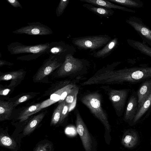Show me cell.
I'll return each instance as SVG.
<instances>
[{"mask_svg":"<svg viewBox=\"0 0 151 151\" xmlns=\"http://www.w3.org/2000/svg\"><path fill=\"white\" fill-rule=\"evenodd\" d=\"M117 62L99 70L83 83L84 86L98 84H135L151 79V67H135L114 70Z\"/></svg>","mask_w":151,"mask_h":151,"instance_id":"1","label":"cell"},{"mask_svg":"<svg viewBox=\"0 0 151 151\" xmlns=\"http://www.w3.org/2000/svg\"><path fill=\"white\" fill-rule=\"evenodd\" d=\"M101 99V96L99 93L93 92L83 96L81 99V101L110 132V126L107 115L102 107Z\"/></svg>","mask_w":151,"mask_h":151,"instance_id":"2","label":"cell"},{"mask_svg":"<svg viewBox=\"0 0 151 151\" xmlns=\"http://www.w3.org/2000/svg\"><path fill=\"white\" fill-rule=\"evenodd\" d=\"M112 39L108 35H99L74 38L73 44L80 50H89L94 52L103 47Z\"/></svg>","mask_w":151,"mask_h":151,"instance_id":"3","label":"cell"},{"mask_svg":"<svg viewBox=\"0 0 151 151\" xmlns=\"http://www.w3.org/2000/svg\"><path fill=\"white\" fill-rule=\"evenodd\" d=\"M50 43L47 42L34 45H27L18 42L11 43L7 46L8 50L12 55L25 53L40 55L49 50Z\"/></svg>","mask_w":151,"mask_h":151,"instance_id":"4","label":"cell"},{"mask_svg":"<svg viewBox=\"0 0 151 151\" xmlns=\"http://www.w3.org/2000/svg\"><path fill=\"white\" fill-rule=\"evenodd\" d=\"M73 55L69 54L66 56L58 71V76H64L74 74L81 70L85 67L86 60L76 58Z\"/></svg>","mask_w":151,"mask_h":151,"instance_id":"5","label":"cell"},{"mask_svg":"<svg viewBox=\"0 0 151 151\" xmlns=\"http://www.w3.org/2000/svg\"><path fill=\"white\" fill-rule=\"evenodd\" d=\"M130 91L129 89H112L108 91L109 98L118 116L122 115L124 112L126 101Z\"/></svg>","mask_w":151,"mask_h":151,"instance_id":"6","label":"cell"},{"mask_svg":"<svg viewBox=\"0 0 151 151\" xmlns=\"http://www.w3.org/2000/svg\"><path fill=\"white\" fill-rule=\"evenodd\" d=\"M17 34H26L33 35H46L53 33L52 30L47 26L39 22L28 23L27 25L12 32Z\"/></svg>","mask_w":151,"mask_h":151,"instance_id":"7","label":"cell"},{"mask_svg":"<svg viewBox=\"0 0 151 151\" xmlns=\"http://www.w3.org/2000/svg\"><path fill=\"white\" fill-rule=\"evenodd\" d=\"M126 22L137 32L143 40L151 47V29L143 22L142 19L137 17L132 16L127 19Z\"/></svg>","mask_w":151,"mask_h":151,"instance_id":"8","label":"cell"},{"mask_svg":"<svg viewBox=\"0 0 151 151\" xmlns=\"http://www.w3.org/2000/svg\"><path fill=\"white\" fill-rule=\"evenodd\" d=\"M76 124L77 133L82 141L85 151H91L92 140L89 131L80 114H76Z\"/></svg>","mask_w":151,"mask_h":151,"instance_id":"9","label":"cell"},{"mask_svg":"<svg viewBox=\"0 0 151 151\" xmlns=\"http://www.w3.org/2000/svg\"><path fill=\"white\" fill-rule=\"evenodd\" d=\"M62 63L55 58V56H50L45 60L39 69L36 75V80L39 81L42 80L55 69L59 68Z\"/></svg>","mask_w":151,"mask_h":151,"instance_id":"10","label":"cell"},{"mask_svg":"<svg viewBox=\"0 0 151 151\" xmlns=\"http://www.w3.org/2000/svg\"><path fill=\"white\" fill-rule=\"evenodd\" d=\"M138 99L137 92L133 91L128 100L124 116L127 122L133 121L138 111Z\"/></svg>","mask_w":151,"mask_h":151,"instance_id":"11","label":"cell"},{"mask_svg":"<svg viewBox=\"0 0 151 151\" xmlns=\"http://www.w3.org/2000/svg\"><path fill=\"white\" fill-rule=\"evenodd\" d=\"M81 1L90 4L95 6L108 9H114L131 13H135L136 11L124 6L115 4L109 1L105 0H79Z\"/></svg>","mask_w":151,"mask_h":151,"instance_id":"12","label":"cell"},{"mask_svg":"<svg viewBox=\"0 0 151 151\" xmlns=\"http://www.w3.org/2000/svg\"><path fill=\"white\" fill-rule=\"evenodd\" d=\"M151 92V79H150L142 82L137 91L138 99V111Z\"/></svg>","mask_w":151,"mask_h":151,"instance_id":"13","label":"cell"},{"mask_svg":"<svg viewBox=\"0 0 151 151\" xmlns=\"http://www.w3.org/2000/svg\"><path fill=\"white\" fill-rule=\"evenodd\" d=\"M118 44V39L116 37L112 39L102 49L93 52L91 55L95 58H104L109 55Z\"/></svg>","mask_w":151,"mask_h":151,"instance_id":"14","label":"cell"},{"mask_svg":"<svg viewBox=\"0 0 151 151\" xmlns=\"http://www.w3.org/2000/svg\"><path fill=\"white\" fill-rule=\"evenodd\" d=\"M82 6L84 7L101 17H108L112 15L114 13V11L112 9L95 6L90 4H84Z\"/></svg>","mask_w":151,"mask_h":151,"instance_id":"15","label":"cell"},{"mask_svg":"<svg viewBox=\"0 0 151 151\" xmlns=\"http://www.w3.org/2000/svg\"><path fill=\"white\" fill-rule=\"evenodd\" d=\"M24 73V71L21 70L5 73L0 76V81L11 80L9 87L12 86L15 84V81L22 79Z\"/></svg>","mask_w":151,"mask_h":151,"instance_id":"16","label":"cell"},{"mask_svg":"<svg viewBox=\"0 0 151 151\" xmlns=\"http://www.w3.org/2000/svg\"><path fill=\"white\" fill-rule=\"evenodd\" d=\"M138 139L136 133L133 131L129 130L126 132L124 134L122 139V143L125 147L131 148L136 145Z\"/></svg>","mask_w":151,"mask_h":151,"instance_id":"17","label":"cell"},{"mask_svg":"<svg viewBox=\"0 0 151 151\" xmlns=\"http://www.w3.org/2000/svg\"><path fill=\"white\" fill-rule=\"evenodd\" d=\"M45 115L44 113H42L32 118L24 128L23 134L27 135L31 133L42 121Z\"/></svg>","mask_w":151,"mask_h":151,"instance_id":"18","label":"cell"},{"mask_svg":"<svg viewBox=\"0 0 151 151\" xmlns=\"http://www.w3.org/2000/svg\"><path fill=\"white\" fill-rule=\"evenodd\" d=\"M13 102L0 101V120L8 119L11 116L14 107Z\"/></svg>","mask_w":151,"mask_h":151,"instance_id":"19","label":"cell"},{"mask_svg":"<svg viewBox=\"0 0 151 151\" xmlns=\"http://www.w3.org/2000/svg\"><path fill=\"white\" fill-rule=\"evenodd\" d=\"M41 103L33 105L26 108L20 114L18 119L20 122L27 120L29 116L38 112L42 108Z\"/></svg>","mask_w":151,"mask_h":151,"instance_id":"20","label":"cell"},{"mask_svg":"<svg viewBox=\"0 0 151 151\" xmlns=\"http://www.w3.org/2000/svg\"><path fill=\"white\" fill-rule=\"evenodd\" d=\"M150 110H151V92L138 110L133 120V123H136L145 114L149 113Z\"/></svg>","mask_w":151,"mask_h":151,"instance_id":"21","label":"cell"},{"mask_svg":"<svg viewBox=\"0 0 151 151\" xmlns=\"http://www.w3.org/2000/svg\"><path fill=\"white\" fill-rule=\"evenodd\" d=\"M0 146L9 149L14 150L17 147L15 140L8 135L3 132L0 134Z\"/></svg>","mask_w":151,"mask_h":151,"instance_id":"22","label":"cell"},{"mask_svg":"<svg viewBox=\"0 0 151 151\" xmlns=\"http://www.w3.org/2000/svg\"><path fill=\"white\" fill-rule=\"evenodd\" d=\"M109 1L119 5L129 7L140 8L144 5L140 0H108Z\"/></svg>","mask_w":151,"mask_h":151,"instance_id":"23","label":"cell"},{"mask_svg":"<svg viewBox=\"0 0 151 151\" xmlns=\"http://www.w3.org/2000/svg\"><path fill=\"white\" fill-rule=\"evenodd\" d=\"M65 103V101L64 100L60 103L55 110L51 119V126L55 125L58 123H59L61 117L62 111Z\"/></svg>","mask_w":151,"mask_h":151,"instance_id":"24","label":"cell"},{"mask_svg":"<svg viewBox=\"0 0 151 151\" xmlns=\"http://www.w3.org/2000/svg\"><path fill=\"white\" fill-rule=\"evenodd\" d=\"M69 2V0H61L58 6L56 13L57 17H60L63 13Z\"/></svg>","mask_w":151,"mask_h":151,"instance_id":"25","label":"cell"},{"mask_svg":"<svg viewBox=\"0 0 151 151\" xmlns=\"http://www.w3.org/2000/svg\"><path fill=\"white\" fill-rule=\"evenodd\" d=\"M78 90V88L76 86L73 88L65 100L66 103L70 105L73 102L76 96L77 95Z\"/></svg>","mask_w":151,"mask_h":151,"instance_id":"26","label":"cell"},{"mask_svg":"<svg viewBox=\"0 0 151 151\" xmlns=\"http://www.w3.org/2000/svg\"><path fill=\"white\" fill-rule=\"evenodd\" d=\"M53 146L50 142L39 145L34 151H52Z\"/></svg>","mask_w":151,"mask_h":151,"instance_id":"27","label":"cell"},{"mask_svg":"<svg viewBox=\"0 0 151 151\" xmlns=\"http://www.w3.org/2000/svg\"><path fill=\"white\" fill-rule=\"evenodd\" d=\"M69 104L65 103L62 111L61 117L59 123H62L67 116L69 112Z\"/></svg>","mask_w":151,"mask_h":151,"instance_id":"28","label":"cell"},{"mask_svg":"<svg viewBox=\"0 0 151 151\" xmlns=\"http://www.w3.org/2000/svg\"><path fill=\"white\" fill-rule=\"evenodd\" d=\"M32 97V96L29 94L24 95L20 97L15 102L13 103L14 106L15 107L20 103L29 99Z\"/></svg>","mask_w":151,"mask_h":151,"instance_id":"29","label":"cell"},{"mask_svg":"<svg viewBox=\"0 0 151 151\" xmlns=\"http://www.w3.org/2000/svg\"><path fill=\"white\" fill-rule=\"evenodd\" d=\"M6 1L14 7H19L21 9L22 8L21 4L17 0H6Z\"/></svg>","mask_w":151,"mask_h":151,"instance_id":"30","label":"cell"},{"mask_svg":"<svg viewBox=\"0 0 151 151\" xmlns=\"http://www.w3.org/2000/svg\"><path fill=\"white\" fill-rule=\"evenodd\" d=\"M13 65L14 64L13 63L3 60H0V67L2 66L5 65L11 66Z\"/></svg>","mask_w":151,"mask_h":151,"instance_id":"31","label":"cell"},{"mask_svg":"<svg viewBox=\"0 0 151 151\" xmlns=\"http://www.w3.org/2000/svg\"><path fill=\"white\" fill-rule=\"evenodd\" d=\"M10 91V90L8 88L1 89L0 94L1 95H6Z\"/></svg>","mask_w":151,"mask_h":151,"instance_id":"32","label":"cell"}]
</instances>
